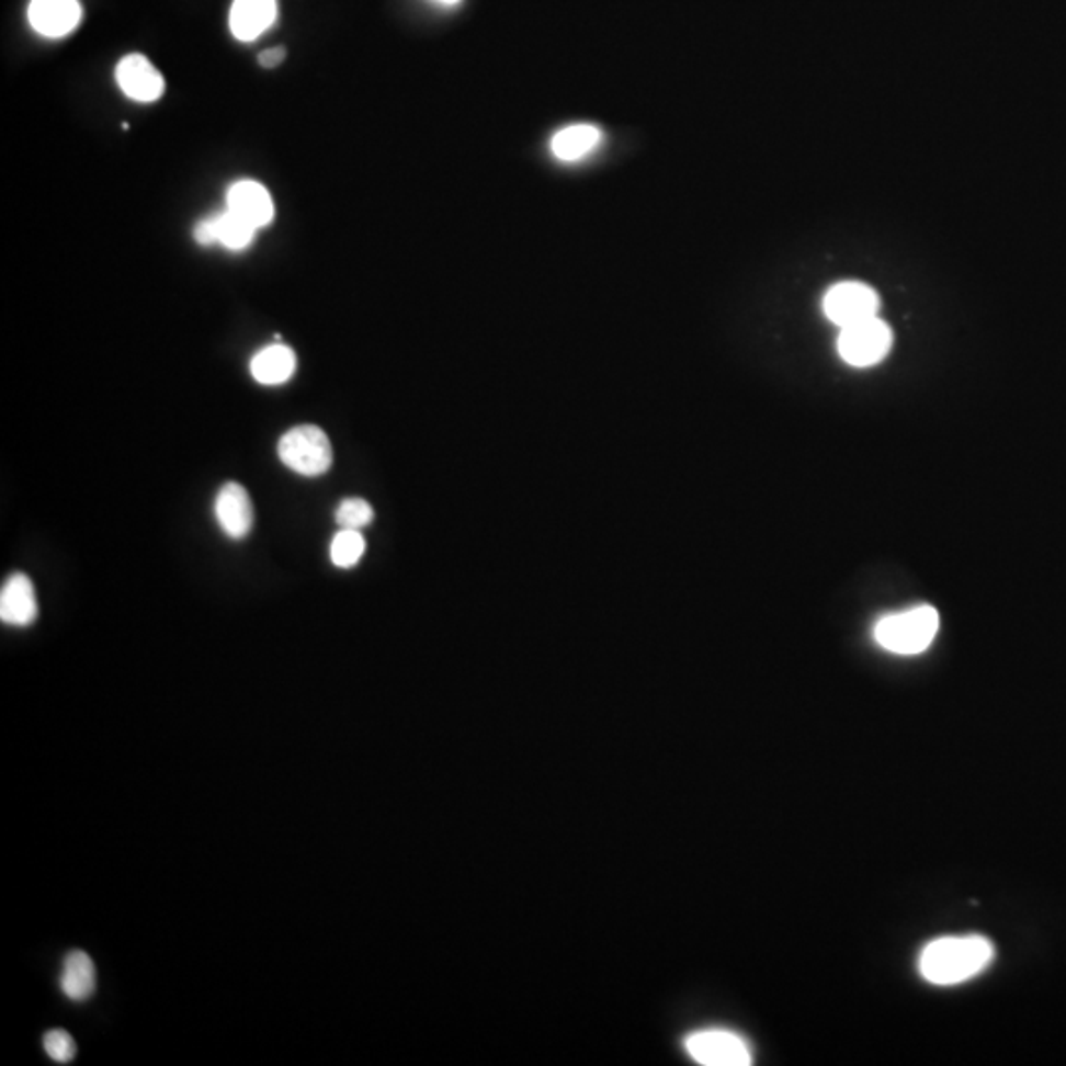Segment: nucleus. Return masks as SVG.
<instances>
[{
  "label": "nucleus",
  "mask_w": 1066,
  "mask_h": 1066,
  "mask_svg": "<svg viewBox=\"0 0 1066 1066\" xmlns=\"http://www.w3.org/2000/svg\"><path fill=\"white\" fill-rule=\"evenodd\" d=\"M275 19L276 0H234L229 29L237 39L251 42L271 29Z\"/></svg>",
  "instance_id": "nucleus-12"
},
{
  "label": "nucleus",
  "mask_w": 1066,
  "mask_h": 1066,
  "mask_svg": "<svg viewBox=\"0 0 1066 1066\" xmlns=\"http://www.w3.org/2000/svg\"><path fill=\"white\" fill-rule=\"evenodd\" d=\"M118 88L138 103H152L165 93V78L150 61L140 54H128L121 59L115 69Z\"/></svg>",
  "instance_id": "nucleus-7"
},
{
  "label": "nucleus",
  "mask_w": 1066,
  "mask_h": 1066,
  "mask_svg": "<svg viewBox=\"0 0 1066 1066\" xmlns=\"http://www.w3.org/2000/svg\"><path fill=\"white\" fill-rule=\"evenodd\" d=\"M194 237H196V241L200 243V246H214V243H217L214 216L206 217V219H202V222L197 224L196 229H194Z\"/></svg>",
  "instance_id": "nucleus-20"
},
{
  "label": "nucleus",
  "mask_w": 1066,
  "mask_h": 1066,
  "mask_svg": "<svg viewBox=\"0 0 1066 1066\" xmlns=\"http://www.w3.org/2000/svg\"><path fill=\"white\" fill-rule=\"evenodd\" d=\"M374 522V508L364 498H345L336 508V523L342 530H364Z\"/></svg>",
  "instance_id": "nucleus-18"
},
{
  "label": "nucleus",
  "mask_w": 1066,
  "mask_h": 1066,
  "mask_svg": "<svg viewBox=\"0 0 1066 1066\" xmlns=\"http://www.w3.org/2000/svg\"><path fill=\"white\" fill-rule=\"evenodd\" d=\"M98 986L95 964L83 950H71L59 974V989L71 1001H86Z\"/></svg>",
  "instance_id": "nucleus-13"
},
{
  "label": "nucleus",
  "mask_w": 1066,
  "mask_h": 1066,
  "mask_svg": "<svg viewBox=\"0 0 1066 1066\" xmlns=\"http://www.w3.org/2000/svg\"><path fill=\"white\" fill-rule=\"evenodd\" d=\"M276 453L281 463L303 476H322L332 466V444L328 434L316 424H298L286 431Z\"/></svg>",
  "instance_id": "nucleus-3"
},
{
  "label": "nucleus",
  "mask_w": 1066,
  "mask_h": 1066,
  "mask_svg": "<svg viewBox=\"0 0 1066 1066\" xmlns=\"http://www.w3.org/2000/svg\"><path fill=\"white\" fill-rule=\"evenodd\" d=\"M439 2H443V4H456L458 0H439Z\"/></svg>",
  "instance_id": "nucleus-22"
},
{
  "label": "nucleus",
  "mask_w": 1066,
  "mask_h": 1066,
  "mask_svg": "<svg viewBox=\"0 0 1066 1066\" xmlns=\"http://www.w3.org/2000/svg\"><path fill=\"white\" fill-rule=\"evenodd\" d=\"M30 26L46 38H64L78 29L81 7L78 0H32Z\"/></svg>",
  "instance_id": "nucleus-9"
},
{
  "label": "nucleus",
  "mask_w": 1066,
  "mask_h": 1066,
  "mask_svg": "<svg viewBox=\"0 0 1066 1066\" xmlns=\"http://www.w3.org/2000/svg\"><path fill=\"white\" fill-rule=\"evenodd\" d=\"M227 209L243 217L256 229L271 224V219L275 216L271 194L256 180H239L227 190Z\"/></svg>",
  "instance_id": "nucleus-11"
},
{
  "label": "nucleus",
  "mask_w": 1066,
  "mask_h": 1066,
  "mask_svg": "<svg viewBox=\"0 0 1066 1066\" xmlns=\"http://www.w3.org/2000/svg\"><path fill=\"white\" fill-rule=\"evenodd\" d=\"M938 612L932 606H917L910 611L883 616L875 626V640L893 654L912 656L927 650L937 636Z\"/></svg>",
  "instance_id": "nucleus-2"
},
{
  "label": "nucleus",
  "mask_w": 1066,
  "mask_h": 1066,
  "mask_svg": "<svg viewBox=\"0 0 1066 1066\" xmlns=\"http://www.w3.org/2000/svg\"><path fill=\"white\" fill-rule=\"evenodd\" d=\"M219 528L231 540H243L253 525V503L241 484L227 483L219 488L214 502Z\"/></svg>",
  "instance_id": "nucleus-8"
},
{
  "label": "nucleus",
  "mask_w": 1066,
  "mask_h": 1066,
  "mask_svg": "<svg viewBox=\"0 0 1066 1066\" xmlns=\"http://www.w3.org/2000/svg\"><path fill=\"white\" fill-rule=\"evenodd\" d=\"M295 370V352L285 344L266 345L251 360V375L263 385L285 384L293 377Z\"/></svg>",
  "instance_id": "nucleus-14"
},
{
  "label": "nucleus",
  "mask_w": 1066,
  "mask_h": 1066,
  "mask_svg": "<svg viewBox=\"0 0 1066 1066\" xmlns=\"http://www.w3.org/2000/svg\"><path fill=\"white\" fill-rule=\"evenodd\" d=\"M893 345V332L878 316L858 325L841 328L838 352L843 362L855 367L875 365L888 354Z\"/></svg>",
  "instance_id": "nucleus-4"
},
{
  "label": "nucleus",
  "mask_w": 1066,
  "mask_h": 1066,
  "mask_svg": "<svg viewBox=\"0 0 1066 1066\" xmlns=\"http://www.w3.org/2000/svg\"><path fill=\"white\" fill-rule=\"evenodd\" d=\"M996 957L991 940L979 934L944 937L930 942L918 957V972L934 986H956L979 976Z\"/></svg>",
  "instance_id": "nucleus-1"
},
{
  "label": "nucleus",
  "mask_w": 1066,
  "mask_h": 1066,
  "mask_svg": "<svg viewBox=\"0 0 1066 1066\" xmlns=\"http://www.w3.org/2000/svg\"><path fill=\"white\" fill-rule=\"evenodd\" d=\"M214 224H216L217 243H222L229 251L246 249L257 231L256 227L246 222L243 217L234 214L231 209L216 214Z\"/></svg>",
  "instance_id": "nucleus-16"
},
{
  "label": "nucleus",
  "mask_w": 1066,
  "mask_h": 1066,
  "mask_svg": "<svg viewBox=\"0 0 1066 1066\" xmlns=\"http://www.w3.org/2000/svg\"><path fill=\"white\" fill-rule=\"evenodd\" d=\"M0 619L10 626H30L38 619V601L34 585L24 572L10 575L0 591Z\"/></svg>",
  "instance_id": "nucleus-10"
},
{
  "label": "nucleus",
  "mask_w": 1066,
  "mask_h": 1066,
  "mask_svg": "<svg viewBox=\"0 0 1066 1066\" xmlns=\"http://www.w3.org/2000/svg\"><path fill=\"white\" fill-rule=\"evenodd\" d=\"M685 1051L698 1065H752L749 1043L727 1029H705V1031L691 1033L685 1039Z\"/></svg>",
  "instance_id": "nucleus-5"
},
{
  "label": "nucleus",
  "mask_w": 1066,
  "mask_h": 1066,
  "mask_svg": "<svg viewBox=\"0 0 1066 1066\" xmlns=\"http://www.w3.org/2000/svg\"><path fill=\"white\" fill-rule=\"evenodd\" d=\"M365 552L364 535L360 530H342L336 533L330 543V559L340 569H350L358 565Z\"/></svg>",
  "instance_id": "nucleus-17"
},
{
  "label": "nucleus",
  "mask_w": 1066,
  "mask_h": 1066,
  "mask_svg": "<svg viewBox=\"0 0 1066 1066\" xmlns=\"http://www.w3.org/2000/svg\"><path fill=\"white\" fill-rule=\"evenodd\" d=\"M285 54H286L285 48L265 49V52H261V54H259V64H261V66H263V68L266 69L276 68L279 64H283V59H285Z\"/></svg>",
  "instance_id": "nucleus-21"
},
{
  "label": "nucleus",
  "mask_w": 1066,
  "mask_h": 1066,
  "mask_svg": "<svg viewBox=\"0 0 1066 1066\" xmlns=\"http://www.w3.org/2000/svg\"><path fill=\"white\" fill-rule=\"evenodd\" d=\"M599 140H601V131L594 125L589 123L571 125L563 128L552 138V152L563 162H575L594 150Z\"/></svg>",
  "instance_id": "nucleus-15"
},
{
  "label": "nucleus",
  "mask_w": 1066,
  "mask_h": 1066,
  "mask_svg": "<svg viewBox=\"0 0 1066 1066\" xmlns=\"http://www.w3.org/2000/svg\"><path fill=\"white\" fill-rule=\"evenodd\" d=\"M878 306L881 300L877 293L871 286L858 281L838 283L824 296V313L839 328L858 325L877 316Z\"/></svg>",
  "instance_id": "nucleus-6"
},
{
  "label": "nucleus",
  "mask_w": 1066,
  "mask_h": 1066,
  "mask_svg": "<svg viewBox=\"0 0 1066 1066\" xmlns=\"http://www.w3.org/2000/svg\"><path fill=\"white\" fill-rule=\"evenodd\" d=\"M42 1043H44V1051H46V1055H48L52 1061H56V1063L66 1065V1063H71V1061L76 1058V1041L71 1039L69 1033L61 1031V1029L48 1031V1033L44 1035V1041H42Z\"/></svg>",
  "instance_id": "nucleus-19"
}]
</instances>
